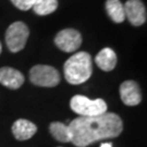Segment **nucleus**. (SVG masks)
I'll list each match as a JSON object with an SVG mask.
<instances>
[{"mask_svg":"<svg viewBox=\"0 0 147 147\" xmlns=\"http://www.w3.org/2000/svg\"><path fill=\"white\" fill-rule=\"evenodd\" d=\"M63 72L64 78L70 84L79 85L86 82L93 73L90 55L85 51L73 55L65 61Z\"/></svg>","mask_w":147,"mask_h":147,"instance_id":"obj_2","label":"nucleus"},{"mask_svg":"<svg viewBox=\"0 0 147 147\" xmlns=\"http://www.w3.org/2000/svg\"><path fill=\"white\" fill-rule=\"evenodd\" d=\"M37 132L36 125L28 120L19 119L12 125V133L16 140L19 141H26L34 136Z\"/></svg>","mask_w":147,"mask_h":147,"instance_id":"obj_10","label":"nucleus"},{"mask_svg":"<svg viewBox=\"0 0 147 147\" xmlns=\"http://www.w3.org/2000/svg\"><path fill=\"white\" fill-rule=\"evenodd\" d=\"M100 147H112V144L111 143H104L100 145Z\"/></svg>","mask_w":147,"mask_h":147,"instance_id":"obj_16","label":"nucleus"},{"mask_svg":"<svg viewBox=\"0 0 147 147\" xmlns=\"http://www.w3.org/2000/svg\"><path fill=\"white\" fill-rule=\"evenodd\" d=\"M30 31L26 24L23 22H14L8 27L5 33V42L9 50L12 53H19L25 47Z\"/></svg>","mask_w":147,"mask_h":147,"instance_id":"obj_5","label":"nucleus"},{"mask_svg":"<svg viewBox=\"0 0 147 147\" xmlns=\"http://www.w3.org/2000/svg\"><path fill=\"white\" fill-rule=\"evenodd\" d=\"M12 3L16 5L18 9L22 11H27L33 8L37 0H11Z\"/></svg>","mask_w":147,"mask_h":147,"instance_id":"obj_15","label":"nucleus"},{"mask_svg":"<svg viewBox=\"0 0 147 147\" xmlns=\"http://www.w3.org/2000/svg\"><path fill=\"white\" fill-rule=\"evenodd\" d=\"M1 50H2V47H1V42H0V53H1Z\"/></svg>","mask_w":147,"mask_h":147,"instance_id":"obj_17","label":"nucleus"},{"mask_svg":"<svg viewBox=\"0 0 147 147\" xmlns=\"http://www.w3.org/2000/svg\"><path fill=\"white\" fill-rule=\"evenodd\" d=\"M24 83L23 74L16 69L3 67L0 69V84L10 89L20 88Z\"/></svg>","mask_w":147,"mask_h":147,"instance_id":"obj_9","label":"nucleus"},{"mask_svg":"<svg viewBox=\"0 0 147 147\" xmlns=\"http://www.w3.org/2000/svg\"><path fill=\"white\" fill-rule=\"evenodd\" d=\"M95 62L102 71L109 72L113 70L117 64V55L111 48H104L97 53Z\"/></svg>","mask_w":147,"mask_h":147,"instance_id":"obj_11","label":"nucleus"},{"mask_svg":"<svg viewBox=\"0 0 147 147\" xmlns=\"http://www.w3.org/2000/svg\"><path fill=\"white\" fill-rule=\"evenodd\" d=\"M120 97L126 106H136L142 100L141 88L136 82L125 81L120 86Z\"/></svg>","mask_w":147,"mask_h":147,"instance_id":"obj_8","label":"nucleus"},{"mask_svg":"<svg viewBox=\"0 0 147 147\" xmlns=\"http://www.w3.org/2000/svg\"><path fill=\"white\" fill-rule=\"evenodd\" d=\"M58 8V0H37L33 10L38 16H48Z\"/></svg>","mask_w":147,"mask_h":147,"instance_id":"obj_14","label":"nucleus"},{"mask_svg":"<svg viewBox=\"0 0 147 147\" xmlns=\"http://www.w3.org/2000/svg\"><path fill=\"white\" fill-rule=\"evenodd\" d=\"M124 7V13L132 25L140 26L146 22V8L141 0H127Z\"/></svg>","mask_w":147,"mask_h":147,"instance_id":"obj_7","label":"nucleus"},{"mask_svg":"<svg viewBox=\"0 0 147 147\" xmlns=\"http://www.w3.org/2000/svg\"><path fill=\"white\" fill-rule=\"evenodd\" d=\"M106 11L111 20L116 23H122L125 19L124 7L120 0H107Z\"/></svg>","mask_w":147,"mask_h":147,"instance_id":"obj_12","label":"nucleus"},{"mask_svg":"<svg viewBox=\"0 0 147 147\" xmlns=\"http://www.w3.org/2000/svg\"><path fill=\"white\" fill-rule=\"evenodd\" d=\"M70 107L72 111L81 117L99 116L107 112V104L102 99H89L86 96L75 95L70 101Z\"/></svg>","mask_w":147,"mask_h":147,"instance_id":"obj_3","label":"nucleus"},{"mask_svg":"<svg viewBox=\"0 0 147 147\" xmlns=\"http://www.w3.org/2000/svg\"><path fill=\"white\" fill-rule=\"evenodd\" d=\"M73 143L78 147H86L101 140L115 138L123 130V122L116 113L105 112L99 116L79 117L69 124Z\"/></svg>","mask_w":147,"mask_h":147,"instance_id":"obj_1","label":"nucleus"},{"mask_svg":"<svg viewBox=\"0 0 147 147\" xmlns=\"http://www.w3.org/2000/svg\"><path fill=\"white\" fill-rule=\"evenodd\" d=\"M55 44L64 53H73L82 45V35L74 28H65L56 35Z\"/></svg>","mask_w":147,"mask_h":147,"instance_id":"obj_6","label":"nucleus"},{"mask_svg":"<svg viewBox=\"0 0 147 147\" xmlns=\"http://www.w3.org/2000/svg\"><path fill=\"white\" fill-rule=\"evenodd\" d=\"M30 80L37 86L55 87L60 83V74L53 67L38 64L31 69Z\"/></svg>","mask_w":147,"mask_h":147,"instance_id":"obj_4","label":"nucleus"},{"mask_svg":"<svg viewBox=\"0 0 147 147\" xmlns=\"http://www.w3.org/2000/svg\"><path fill=\"white\" fill-rule=\"evenodd\" d=\"M50 133L57 141L61 143H69L72 140V133L70 126L61 122H53L49 126Z\"/></svg>","mask_w":147,"mask_h":147,"instance_id":"obj_13","label":"nucleus"}]
</instances>
